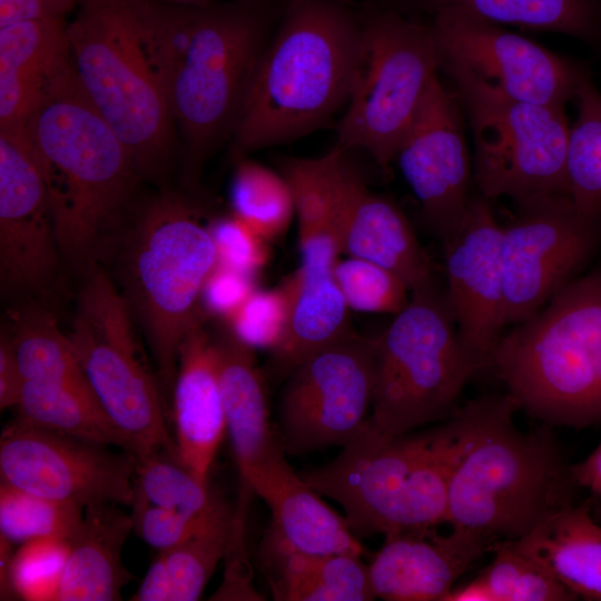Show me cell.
I'll return each mask as SVG.
<instances>
[{"label": "cell", "instance_id": "1", "mask_svg": "<svg viewBox=\"0 0 601 601\" xmlns=\"http://www.w3.org/2000/svg\"><path fill=\"white\" fill-rule=\"evenodd\" d=\"M120 1L164 89L179 135L183 181L193 189L236 130L285 0Z\"/></svg>", "mask_w": 601, "mask_h": 601}, {"label": "cell", "instance_id": "2", "mask_svg": "<svg viewBox=\"0 0 601 601\" xmlns=\"http://www.w3.org/2000/svg\"><path fill=\"white\" fill-rule=\"evenodd\" d=\"M362 33L346 0H285L240 120L235 160L325 125L348 100Z\"/></svg>", "mask_w": 601, "mask_h": 601}, {"label": "cell", "instance_id": "3", "mask_svg": "<svg viewBox=\"0 0 601 601\" xmlns=\"http://www.w3.org/2000/svg\"><path fill=\"white\" fill-rule=\"evenodd\" d=\"M469 440L451 476L446 522L487 541H516L571 504L574 483L550 426L522 431L506 393L462 406ZM492 551V550H491Z\"/></svg>", "mask_w": 601, "mask_h": 601}, {"label": "cell", "instance_id": "4", "mask_svg": "<svg viewBox=\"0 0 601 601\" xmlns=\"http://www.w3.org/2000/svg\"><path fill=\"white\" fill-rule=\"evenodd\" d=\"M22 130L41 170L62 257L87 267L139 177L134 161L80 88L71 65L56 77Z\"/></svg>", "mask_w": 601, "mask_h": 601}, {"label": "cell", "instance_id": "5", "mask_svg": "<svg viewBox=\"0 0 601 601\" xmlns=\"http://www.w3.org/2000/svg\"><path fill=\"white\" fill-rule=\"evenodd\" d=\"M469 440L460 406L442 424L391 435L370 420L328 464L298 473L341 504L357 538L446 522L452 473Z\"/></svg>", "mask_w": 601, "mask_h": 601}, {"label": "cell", "instance_id": "6", "mask_svg": "<svg viewBox=\"0 0 601 601\" xmlns=\"http://www.w3.org/2000/svg\"><path fill=\"white\" fill-rule=\"evenodd\" d=\"M492 367L548 426L601 423V270L573 279L502 335Z\"/></svg>", "mask_w": 601, "mask_h": 601}, {"label": "cell", "instance_id": "7", "mask_svg": "<svg viewBox=\"0 0 601 601\" xmlns=\"http://www.w3.org/2000/svg\"><path fill=\"white\" fill-rule=\"evenodd\" d=\"M217 264L215 243L191 200L165 189L138 211L121 259L126 303L156 362L162 394L171 396L179 347L204 317V285Z\"/></svg>", "mask_w": 601, "mask_h": 601}, {"label": "cell", "instance_id": "8", "mask_svg": "<svg viewBox=\"0 0 601 601\" xmlns=\"http://www.w3.org/2000/svg\"><path fill=\"white\" fill-rule=\"evenodd\" d=\"M78 7L68 22L73 75L128 150L138 175L160 180L179 139L131 18L120 0H80Z\"/></svg>", "mask_w": 601, "mask_h": 601}, {"label": "cell", "instance_id": "9", "mask_svg": "<svg viewBox=\"0 0 601 601\" xmlns=\"http://www.w3.org/2000/svg\"><path fill=\"white\" fill-rule=\"evenodd\" d=\"M373 347L371 421L391 435L451 418L467 381L486 368L462 341L446 294L435 283L411 290Z\"/></svg>", "mask_w": 601, "mask_h": 601}, {"label": "cell", "instance_id": "10", "mask_svg": "<svg viewBox=\"0 0 601 601\" xmlns=\"http://www.w3.org/2000/svg\"><path fill=\"white\" fill-rule=\"evenodd\" d=\"M358 9L359 52L336 146L364 150L387 169L437 76L440 57L431 26L420 17Z\"/></svg>", "mask_w": 601, "mask_h": 601}, {"label": "cell", "instance_id": "11", "mask_svg": "<svg viewBox=\"0 0 601 601\" xmlns=\"http://www.w3.org/2000/svg\"><path fill=\"white\" fill-rule=\"evenodd\" d=\"M454 81L475 145L474 181L483 197L516 204L568 195L570 127L563 107L513 99L467 69L440 63Z\"/></svg>", "mask_w": 601, "mask_h": 601}, {"label": "cell", "instance_id": "12", "mask_svg": "<svg viewBox=\"0 0 601 601\" xmlns=\"http://www.w3.org/2000/svg\"><path fill=\"white\" fill-rule=\"evenodd\" d=\"M68 336L96 400L128 440L130 454L166 452L177 457L160 385L141 362L132 314L93 262L86 267Z\"/></svg>", "mask_w": 601, "mask_h": 601}, {"label": "cell", "instance_id": "13", "mask_svg": "<svg viewBox=\"0 0 601 601\" xmlns=\"http://www.w3.org/2000/svg\"><path fill=\"white\" fill-rule=\"evenodd\" d=\"M373 338L357 333L307 357L285 378L275 426L288 455L344 446L371 417Z\"/></svg>", "mask_w": 601, "mask_h": 601}, {"label": "cell", "instance_id": "14", "mask_svg": "<svg viewBox=\"0 0 601 601\" xmlns=\"http://www.w3.org/2000/svg\"><path fill=\"white\" fill-rule=\"evenodd\" d=\"M601 248V215L580 211L568 195L518 204L502 226L505 324L538 312Z\"/></svg>", "mask_w": 601, "mask_h": 601}, {"label": "cell", "instance_id": "15", "mask_svg": "<svg viewBox=\"0 0 601 601\" xmlns=\"http://www.w3.org/2000/svg\"><path fill=\"white\" fill-rule=\"evenodd\" d=\"M135 456L106 445L45 430L20 420L0 437L1 481L27 492L86 509L131 505Z\"/></svg>", "mask_w": 601, "mask_h": 601}, {"label": "cell", "instance_id": "16", "mask_svg": "<svg viewBox=\"0 0 601 601\" xmlns=\"http://www.w3.org/2000/svg\"><path fill=\"white\" fill-rule=\"evenodd\" d=\"M430 26L440 63L459 65L513 99L564 108L590 77L579 63L457 9L437 11Z\"/></svg>", "mask_w": 601, "mask_h": 601}, {"label": "cell", "instance_id": "17", "mask_svg": "<svg viewBox=\"0 0 601 601\" xmlns=\"http://www.w3.org/2000/svg\"><path fill=\"white\" fill-rule=\"evenodd\" d=\"M62 257L47 187L22 128L0 129L2 292L48 287Z\"/></svg>", "mask_w": 601, "mask_h": 601}, {"label": "cell", "instance_id": "18", "mask_svg": "<svg viewBox=\"0 0 601 601\" xmlns=\"http://www.w3.org/2000/svg\"><path fill=\"white\" fill-rule=\"evenodd\" d=\"M457 102L435 76L395 157L426 224L440 238L460 223L471 200L470 159Z\"/></svg>", "mask_w": 601, "mask_h": 601}, {"label": "cell", "instance_id": "19", "mask_svg": "<svg viewBox=\"0 0 601 601\" xmlns=\"http://www.w3.org/2000/svg\"><path fill=\"white\" fill-rule=\"evenodd\" d=\"M441 239L446 297L460 336L485 367H491L506 324L502 226L489 199L471 198L460 223Z\"/></svg>", "mask_w": 601, "mask_h": 601}, {"label": "cell", "instance_id": "20", "mask_svg": "<svg viewBox=\"0 0 601 601\" xmlns=\"http://www.w3.org/2000/svg\"><path fill=\"white\" fill-rule=\"evenodd\" d=\"M230 439L244 493L264 501L296 472L286 460L275 423L270 421L267 391L254 349L231 332L213 337Z\"/></svg>", "mask_w": 601, "mask_h": 601}, {"label": "cell", "instance_id": "21", "mask_svg": "<svg viewBox=\"0 0 601 601\" xmlns=\"http://www.w3.org/2000/svg\"><path fill=\"white\" fill-rule=\"evenodd\" d=\"M338 149L335 231L339 254L363 258L400 276L411 290L434 283L432 266L403 211L371 191Z\"/></svg>", "mask_w": 601, "mask_h": 601}, {"label": "cell", "instance_id": "22", "mask_svg": "<svg viewBox=\"0 0 601 601\" xmlns=\"http://www.w3.org/2000/svg\"><path fill=\"white\" fill-rule=\"evenodd\" d=\"M299 243L302 264L284 284L289 300L286 331L267 365L268 375L277 380H285L316 352L356 333L334 276L341 255L334 235L319 233Z\"/></svg>", "mask_w": 601, "mask_h": 601}, {"label": "cell", "instance_id": "23", "mask_svg": "<svg viewBox=\"0 0 601 601\" xmlns=\"http://www.w3.org/2000/svg\"><path fill=\"white\" fill-rule=\"evenodd\" d=\"M384 536L368 574L376 599L386 601H444L471 564L492 550L487 541L459 528L447 534L428 526Z\"/></svg>", "mask_w": 601, "mask_h": 601}, {"label": "cell", "instance_id": "24", "mask_svg": "<svg viewBox=\"0 0 601 601\" xmlns=\"http://www.w3.org/2000/svg\"><path fill=\"white\" fill-rule=\"evenodd\" d=\"M171 400L177 459L208 484L226 433V417L216 348L204 317L193 325L179 347Z\"/></svg>", "mask_w": 601, "mask_h": 601}, {"label": "cell", "instance_id": "25", "mask_svg": "<svg viewBox=\"0 0 601 601\" xmlns=\"http://www.w3.org/2000/svg\"><path fill=\"white\" fill-rule=\"evenodd\" d=\"M70 65L67 20L0 27V129L22 127L51 81Z\"/></svg>", "mask_w": 601, "mask_h": 601}, {"label": "cell", "instance_id": "26", "mask_svg": "<svg viewBox=\"0 0 601 601\" xmlns=\"http://www.w3.org/2000/svg\"><path fill=\"white\" fill-rule=\"evenodd\" d=\"M114 503L85 509L82 521L69 539V554L57 601H115L131 580L121 551L134 530L131 515Z\"/></svg>", "mask_w": 601, "mask_h": 601}, {"label": "cell", "instance_id": "27", "mask_svg": "<svg viewBox=\"0 0 601 601\" xmlns=\"http://www.w3.org/2000/svg\"><path fill=\"white\" fill-rule=\"evenodd\" d=\"M356 8L433 16L457 9L495 24L564 33L601 52V0H347Z\"/></svg>", "mask_w": 601, "mask_h": 601}, {"label": "cell", "instance_id": "28", "mask_svg": "<svg viewBox=\"0 0 601 601\" xmlns=\"http://www.w3.org/2000/svg\"><path fill=\"white\" fill-rule=\"evenodd\" d=\"M296 472L265 501L270 523L259 554H359L365 549L345 516L326 504Z\"/></svg>", "mask_w": 601, "mask_h": 601}, {"label": "cell", "instance_id": "29", "mask_svg": "<svg viewBox=\"0 0 601 601\" xmlns=\"http://www.w3.org/2000/svg\"><path fill=\"white\" fill-rule=\"evenodd\" d=\"M512 544L577 599L601 601V525L587 504H569Z\"/></svg>", "mask_w": 601, "mask_h": 601}, {"label": "cell", "instance_id": "30", "mask_svg": "<svg viewBox=\"0 0 601 601\" xmlns=\"http://www.w3.org/2000/svg\"><path fill=\"white\" fill-rule=\"evenodd\" d=\"M275 600H375L368 564L359 554H259Z\"/></svg>", "mask_w": 601, "mask_h": 601}, {"label": "cell", "instance_id": "31", "mask_svg": "<svg viewBox=\"0 0 601 601\" xmlns=\"http://www.w3.org/2000/svg\"><path fill=\"white\" fill-rule=\"evenodd\" d=\"M18 420L45 430L114 445L130 453V444L105 413L93 393L69 385L24 382Z\"/></svg>", "mask_w": 601, "mask_h": 601}, {"label": "cell", "instance_id": "32", "mask_svg": "<svg viewBox=\"0 0 601 601\" xmlns=\"http://www.w3.org/2000/svg\"><path fill=\"white\" fill-rule=\"evenodd\" d=\"M24 378L91 391L76 351L56 318L41 308H28L6 328ZM92 392V391H91Z\"/></svg>", "mask_w": 601, "mask_h": 601}, {"label": "cell", "instance_id": "33", "mask_svg": "<svg viewBox=\"0 0 601 601\" xmlns=\"http://www.w3.org/2000/svg\"><path fill=\"white\" fill-rule=\"evenodd\" d=\"M236 526V512L220 497L194 531L166 550L173 601H195L201 595L218 562L227 555Z\"/></svg>", "mask_w": 601, "mask_h": 601}, {"label": "cell", "instance_id": "34", "mask_svg": "<svg viewBox=\"0 0 601 601\" xmlns=\"http://www.w3.org/2000/svg\"><path fill=\"white\" fill-rule=\"evenodd\" d=\"M574 99L578 116L569 130L565 155L568 191L580 211L597 217L601 215V92L591 77Z\"/></svg>", "mask_w": 601, "mask_h": 601}, {"label": "cell", "instance_id": "35", "mask_svg": "<svg viewBox=\"0 0 601 601\" xmlns=\"http://www.w3.org/2000/svg\"><path fill=\"white\" fill-rule=\"evenodd\" d=\"M236 161L229 195L234 215L266 240L279 237L295 216L286 177L246 157Z\"/></svg>", "mask_w": 601, "mask_h": 601}, {"label": "cell", "instance_id": "36", "mask_svg": "<svg viewBox=\"0 0 601 601\" xmlns=\"http://www.w3.org/2000/svg\"><path fill=\"white\" fill-rule=\"evenodd\" d=\"M82 508L0 483V534L12 543L69 540L82 521Z\"/></svg>", "mask_w": 601, "mask_h": 601}, {"label": "cell", "instance_id": "37", "mask_svg": "<svg viewBox=\"0 0 601 601\" xmlns=\"http://www.w3.org/2000/svg\"><path fill=\"white\" fill-rule=\"evenodd\" d=\"M135 461V493L151 504L197 516L218 497L169 453L156 452Z\"/></svg>", "mask_w": 601, "mask_h": 601}, {"label": "cell", "instance_id": "38", "mask_svg": "<svg viewBox=\"0 0 601 601\" xmlns=\"http://www.w3.org/2000/svg\"><path fill=\"white\" fill-rule=\"evenodd\" d=\"M492 561L477 574L495 601H571L577 597L542 564L516 549L511 541L497 542Z\"/></svg>", "mask_w": 601, "mask_h": 601}, {"label": "cell", "instance_id": "39", "mask_svg": "<svg viewBox=\"0 0 601 601\" xmlns=\"http://www.w3.org/2000/svg\"><path fill=\"white\" fill-rule=\"evenodd\" d=\"M334 276L349 309L397 314L408 303L406 283L373 262L349 256L338 259Z\"/></svg>", "mask_w": 601, "mask_h": 601}, {"label": "cell", "instance_id": "40", "mask_svg": "<svg viewBox=\"0 0 601 601\" xmlns=\"http://www.w3.org/2000/svg\"><path fill=\"white\" fill-rule=\"evenodd\" d=\"M69 549V540L58 538L20 544L10 574L16 597L27 601H57Z\"/></svg>", "mask_w": 601, "mask_h": 601}, {"label": "cell", "instance_id": "41", "mask_svg": "<svg viewBox=\"0 0 601 601\" xmlns=\"http://www.w3.org/2000/svg\"><path fill=\"white\" fill-rule=\"evenodd\" d=\"M288 293L283 285L257 290L228 318L230 332L253 349L273 351L282 341L288 319Z\"/></svg>", "mask_w": 601, "mask_h": 601}, {"label": "cell", "instance_id": "42", "mask_svg": "<svg viewBox=\"0 0 601 601\" xmlns=\"http://www.w3.org/2000/svg\"><path fill=\"white\" fill-rule=\"evenodd\" d=\"M217 264L254 276L267 260L266 239L237 216L224 217L209 226Z\"/></svg>", "mask_w": 601, "mask_h": 601}, {"label": "cell", "instance_id": "43", "mask_svg": "<svg viewBox=\"0 0 601 601\" xmlns=\"http://www.w3.org/2000/svg\"><path fill=\"white\" fill-rule=\"evenodd\" d=\"M131 506L134 531L158 552L170 550L183 542L211 509L210 506L205 513L193 516L151 504L136 493Z\"/></svg>", "mask_w": 601, "mask_h": 601}, {"label": "cell", "instance_id": "44", "mask_svg": "<svg viewBox=\"0 0 601 601\" xmlns=\"http://www.w3.org/2000/svg\"><path fill=\"white\" fill-rule=\"evenodd\" d=\"M255 289L253 276L216 264L204 285L201 306L229 318Z\"/></svg>", "mask_w": 601, "mask_h": 601}, {"label": "cell", "instance_id": "45", "mask_svg": "<svg viewBox=\"0 0 601 601\" xmlns=\"http://www.w3.org/2000/svg\"><path fill=\"white\" fill-rule=\"evenodd\" d=\"M80 0H0V27L31 19H61L79 6Z\"/></svg>", "mask_w": 601, "mask_h": 601}, {"label": "cell", "instance_id": "46", "mask_svg": "<svg viewBox=\"0 0 601 601\" xmlns=\"http://www.w3.org/2000/svg\"><path fill=\"white\" fill-rule=\"evenodd\" d=\"M24 378L6 328L0 336V408L17 406Z\"/></svg>", "mask_w": 601, "mask_h": 601}, {"label": "cell", "instance_id": "47", "mask_svg": "<svg viewBox=\"0 0 601 601\" xmlns=\"http://www.w3.org/2000/svg\"><path fill=\"white\" fill-rule=\"evenodd\" d=\"M174 585L165 551H159L132 601H173Z\"/></svg>", "mask_w": 601, "mask_h": 601}, {"label": "cell", "instance_id": "48", "mask_svg": "<svg viewBox=\"0 0 601 601\" xmlns=\"http://www.w3.org/2000/svg\"><path fill=\"white\" fill-rule=\"evenodd\" d=\"M575 485L583 486L601 497V442L583 461L570 465Z\"/></svg>", "mask_w": 601, "mask_h": 601}, {"label": "cell", "instance_id": "49", "mask_svg": "<svg viewBox=\"0 0 601 601\" xmlns=\"http://www.w3.org/2000/svg\"><path fill=\"white\" fill-rule=\"evenodd\" d=\"M444 601H495L486 583L476 575L471 581L454 585Z\"/></svg>", "mask_w": 601, "mask_h": 601}, {"label": "cell", "instance_id": "50", "mask_svg": "<svg viewBox=\"0 0 601 601\" xmlns=\"http://www.w3.org/2000/svg\"><path fill=\"white\" fill-rule=\"evenodd\" d=\"M12 542L0 534V595L1 600L16 598L11 585V563L14 551Z\"/></svg>", "mask_w": 601, "mask_h": 601}, {"label": "cell", "instance_id": "51", "mask_svg": "<svg viewBox=\"0 0 601 601\" xmlns=\"http://www.w3.org/2000/svg\"><path fill=\"white\" fill-rule=\"evenodd\" d=\"M124 1H149V2L180 4V6H205L213 2L214 0H124Z\"/></svg>", "mask_w": 601, "mask_h": 601}]
</instances>
